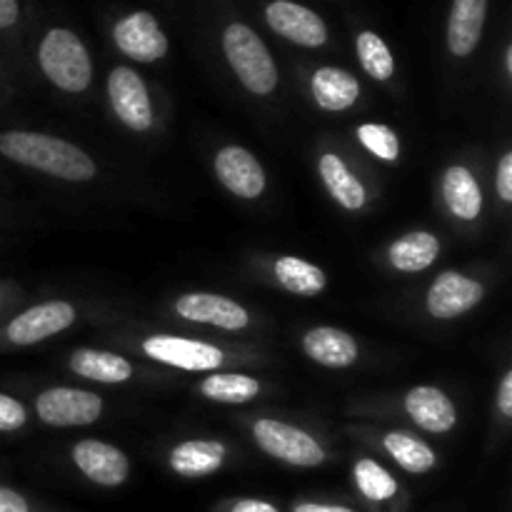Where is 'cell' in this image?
I'll return each mask as SVG.
<instances>
[{
  "instance_id": "277c9868",
  "label": "cell",
  "mask_w": 512,
  "mask_h": 512,
  "mask_svg": "<svg viewBox=\"0 0 512 512\" xmlns=\"http://www.w3.org/2000/svg\"><path fill=\"white\" fill-rule=\"evenodd\" d=\"M253 438L270 458L295 468H318L325 463V450L313 435L295 425L273 418H260L253 425Z\"/></svg>"
},
{
  "instance_id": "d6a6232c",
  "label": "cell",
  "mask_w": 512,
  "mask_h": 512,
  "mask_svg": "<svg viewBox=\"0 0 512 512\" xmlns=\"http://www.w3.org/2000/svg\"><path fill=\"white\" fill-rule=\"evenodd\" d=\"M498 410L503 418H512V373L503 375L500 380V390H498Z\"/></svg>"
},
{
  "instance_id": "d590c367",
  "label": "cell",
  "mask_w": 512,
  "mask_h": 512,
  "mask_svg": "<svg viewBox=\"0 0 512 512\" xmlns=\"http://www.w3.org/2000/svg\"><path fill=\"white\" fill-rule=\"evenodd\" d=\"M293 512H355L353 508H343V505H325V503H298Z\"/></svg>"
},
{
  "instance_id": "9a60e30c",
  "label": "cell",
  "mask_w": 512,
  "mask_h": 512,
  "mask_svg": "<svg viewBox=\"0 0 512 512\" xmlns=\"http://www.w3.org/2000/svg\"><path fill=\"white\" fill-rule=\"evenodd\" d=\"M405 410L415 425L435 435L450 433L458 423V410H455L453 400L433 385H420V388L410 390L405 395Z\"/></svg>"
},
{
  "instance_id": "4316f807",
  "label": "cell",
  "mask_w": 512,
  "mask_h": 512,
  "mask_svg": "<svg viewBox=\"0 0 512 512\" xmlns=\"http://www.w3.org/2000/svg\"><path fill=\"white\" fill-rule=\"evenodd\" d=\"M353 480L363 498H368L370 503H388L398 495V483L393 475L373 458H360L353 465Z\"/></svg>"
},
{
  "instance_id": "836d02e7",
  "label": "cell",
  "mask_w": 512,
  "mask_h": 512,
  "mask_svg": "<svg viewBox=\"0 0 512 512\" xmlns=\"http://www.w3.org/2000/svg\"><path fill=\"white\" fill-rule=\"evenodd\" d=\"M230 512H280L275 508L273 503H268V500H258V498H243L238 500V503L233 505V510Z\"/></svg>"
},
{
  "instance_id": "e575fe53",
  "label": "cell",
  "mask_w": 512,
  "mask_h": 512,
  "mask_svg": "<svg viewBox=\"0 0 512 512\" xmlns=\"http://www.w3.org/2000/svg\"><path fill=\"white\" fill-rule=\"evenodd\" d=\"M20 5L18 0H0V28H10L18 23Z\"/></svg>"
},
{
  "instance_id": "83f0119b",
  "label": "cell",
  "mask_w": 512,
  "mask_h": 512,
  "mask_svg": "<svg viewBox=\"0 0 512 512\" xmlns=\"http://www.w3.org/2000/svg\"><path fill=\"white\" fill-rule=\"evenodd\" d=\"M355 48H358L360 65H363V70L370 75V78L380 80V83L393 78L395 58L378 33H373V30H363V33L358 35Z\"/></svg>"
},
{
  "instance_id": "5b68a950",
  "label": "cell",
  "mask_w": 512,
  "mask_h": 512,
  "mask_svg": "<svg viewBox=\"0 0 512 512\" xmlns=\"http://www.w3.org/2000/svg\"><path fill=\"white\" fill-rule=\"evenodd\" d=\"M143 353L153 358L155 363L188 370V373H208V370H218L225 363V353L218 345L200 343L193 338H178V335L145 338Z\"/></svg>"
},
{
  "instance_id": "1f68e13d",
  "label": "cell",
  "mask_w": 512,
  "mask_h": 512,
  "mask_svg": "<svg viewBox=\"0 0 512 512\" xmlns=\"http://www.w3.org/2000/svg\"><path fill=\"white\" fill-rule=\"evenodd\" d=\"M0 512H30V505L18 490L0 485Z\"/></svg>"
},
{
  "instance_id": "2e32d148",
  "label": "cell",
  "mask_w": 512,
  "mask_h": 512,
  "mask_svg": "<svg viewBox=\"0 0 512 512\" xmlns=\"http://www.w3.org/2000/svg\"><path fill=\"white\" fill-rule=\"evenodd\" d=\"M225 448L220 440H185L168 455V465L180 478H208L225 463Z\"/></svg>"
},
{
  "instance_id": "7c38bea8",
  "label": "cell",
  "mask_w": 512,
  "mask_h": 512,
  "mask_svg": "<svg viewBox=\"0 0 512 512\" xmlns=\"http://www.w3.org/2000/svg\"><path fill=\"white\" fill-rule=\"evenodd\" d=\"M73 463L90 483L120 488L130 475V460L123 450L103 440H80L73 445Z\"/></svg>"
},
{
  "instance_id": "5bb4252c",
  "label": "cell",
  "mask_w": 512,
  "mask_h": 512,
  "mask_svg": "<svg viewBox=\"0 0 512 512\" xmlns=\"http://www.w3.org/2000/svg\"><path fill=\"white\" fill-rule=\"evenodd\" d=\"M215 175L233 195L245 200L260 198L265 190V170L250 150L228 145L215 155Z\"/></svg>"
},
{
  "instance_id": "9c48e42d",
  "label": "cell",
  "mask_w": 512,
  "mask_h": 512,
  "mask_svg": "<svg viewBox=\"0 0 512 512\" xmlns=\"http://www.w3.org/2000/svg\"><path fill=\"white\" fill-rule=\"evenodd\" d=\"M113 38L120 53L138 63H155L168 53V38L160 30L155 15L148 10H138V13L120 18L113 28Z\"/></svg>"
},
{
  "instance_id": "ac0fdd59",
  "label": "cell",
  "mask_w": 512,
  "mask_h": 512,
  "mask_svg": "<svg viewBox=\"0 0 512 512\" xmlns=\"http://www.w3.org/2000/svg\"><path fill=\"white\" fill-rule=\"evenodd\" d=\"M310 90H313L315 103L328 113H343L353 108L360 98V83L353 73L343 68L325 65L318 68L310 78Z\"/></svg>"
},
{
  "instance_id": "4dcf8cb0",
  "label": "cell",
  "mask_w": 512,
  "mask_h": 512,
  "mask_svg": "<svg viewBox=\"0 0 512 512\" xmlns=\"http://www.w3.org/2000/svg\"><path fill=\"white\" fill-rule=\"evenodd\" d=\"M495 185H498L500 200H503V203H510L512 200V153H505L503 158H500L498 180H495Z\"/></svg>"
},
{
  "instance_id": "3957f363",
  "label": "cell",
  "mask_w": 512,
  "mask_h": 512,
  "mask_svg": "<svg viewBox=\"0 0 512 512\" xmlns=\"http://www.w3.org/2000/svg\"><path fill=\"white\" fill-rule=\"evenodd\" d=\"M40 68L55 88L65 93H83L93 80V63L83 40L68 28H53L45 33L38 48Z\"/></svg>"
},
{
  "instance_id": "52a82bcc",
  "label": "cell",
  "mask_w": 512,
  "mask_h": 512,
  "mask_svg": "<svg viewBox=\"0 0 512 512\" xmlns=\"http://www.w3.org/2000/svg\"><path fill=\"white\" fill-rule=\"evenodd\" d=\"M110 108L118 115L120 123L133 133H145L153 128V105H150L148 88L143 78L133 68L118 65L108 75Z\"/></svg>"
},
{
  "instance_id": "44dd1931",
  "label": "cell",
  "mask_w": 512,
  "mask_h": 512,
  "mask_svg": "<svg viewBox=\"0 0 512 512\" xmlns=\"http://www.w3.org/2000/svg\"><path fill=\"white\" fill-rule=\"evenodd\" d=\"M443 198L450 213L460 220H475L483 213V190L465 165H453L443 175Z\"/></svg>"
},
{
  "instance_id": "7a4b0ae2",
  "label": "cell",
  "mask_w": 512,
  "mask_h": 512,
  "mask_svg": "<svg viewBox=\"0 0 512 512\" xmlns=\"http://www.w3.org/2000/svg\"><path fill=\"white\" fill-rule=\"evenodd\" d=\"M223 50L240 83L255 95L278 88V65L260 35L243 23H230L223 33Z\"/></svg>"
},
{
  "instance_id": "30bf717a",
  "label": "cell",
  "mask_w": 512,
  "mask_h": 512,
  "mask_svg": "<svg viewBox=\"0 0 512 512\" xmlns=\"http://www.w3.org/2000/svg\"><path fill=\"white\" fill-rule=\"evenodd\" d=\"M265 20L270 30L283 35L290 43H298L303 48H320L328 43V25L315 10L293 0H273L265 8Z\"/></svg>"
},
{
  "instance_id": "6da1fadb",
  "label": "cell",
  "mask_w": 512,
  "mask_h": 512,
  "mask_svg": "<svg viewBox=\"0 0 512 512\" xmlns=\"http://www.w3.org/2000/svg\"><path fill=\"white\" fill-rule=\"evenodd\" d=\"M0 155L25 168L40 170L53 178L70 180V183H85L93 180L98 165L93 163L85 150L68 143L63 138L33 130H5L0 133Z\"/></svg>"
},
{
  "instance_id": "484cf974",
  "label": "cell",
  "mask_w": 512,
  "mask_h": 512,
  "mask_svg": "<svg viewBox=\"0 0 512 512\" xmlns=\"http://www.w3.org/2000/svg\"><path fill=\"white\" fill-rule=\"evenodd\" d=\"M200 393L208 400H215V403H250L260 395V383L250 375L240 373H218L210 375V378L203 380L200 385Z\"/></svg>"
},
{
  "instance_id": "4fadbf2b",
  "label": "cell",
  "mask_w": 512,
  "mask_h": 512,
  "mask_svg": "<svg viewBox=\"0 0 512 512\" xmlns=\"http://www.w3.org/2000/svg\"><path fill=\"white\" fill-rule=\"evenodd\" d=\"M175 313L190 323H205L220 330H245L250 325L248 310L233 298L215 293H188L175 300Z\"/></svg>"
},
{
  "instance_id": "d4e9b609",
  "label": "cell",
  "mask_w": 512,
  "mask_h": 512,
  "mask_svg": "<svg viewBox=\"0 0 512 512\" xmlns=\"http://www.w3.org/2000/svg\"><path fill=\"white\" fill-rule=\"evenodd\" d=\"M383 448L388 450L390 458L405 470V473H413V475H423L430 473V470L438 465V455L433 453L430 445H425L423 440L415 438L413 433H388L383 438Z\"/></svg>"
},
{
  "instance_id": "cb8c5ba5",
  "label": "cell",
  "mask_w": 512,
  "mask_h": 512,
  "mask_svg": "<svg viewBox=\"0 0 512 512\" xmlns=\"http://www.w3.org/2000/svg\"><path fill=\"white\" fill-rule=\"evenodd\" d=\"M273 273L288 293L303 295V298L320 295L325 290V285H328V275L318 265L298 258V255H283V258L275 260Z\"/></svg>"
},
{
  "instance_id": "603a6c76",
  "label": "cell",
  "mask_w": 512,
  "mask_h": 512,
  "mask_svg": "<svg viewBox=\"0 0 512 512\" xmlns=\"http://www.w3.org/2000/svg\"><path fill=\"white\" fill-rule=\"evenodd\" d=\"M440 240L433 233L415 230L395 240L388 250L390 265L400 273H423L438 260Z\"/></svg>"
},
{
  "instance_id": "d6986e66",
  "label": "cell",
  "mask_w": 512,
  "mask_h": 512,
  "mask_svg": "<svg viewBox=\"0 0 512 512\" xmlns=\"http://www.w3.org/2000/svg\"><path fill=\"white\" fill-rule=\"evenodd\" d=\"M303 350L325 368H350L358 360V343L353 335L338 328H313L305 333Z\"/></svg>"
},
{
  "instance_id": "ba28073f",
  "label": "cell",
  "mask_w": 512,
  "mask_h": 512,
  "mask_svg": "<svg viewBox=\"0 0 512 512\" xmlns=\"http://www.w3.org/2000/svg\"><path fill=\"white\" fill-rule=\"evenodd\" d=\"M75 323V308L65 300L33 305L5 325V340L13 345H35L63 333Z\"/></svg>"
},
{
  "instance_id": "8992f818",
  "label": "cell",
  "mask_w": 512,
  "mask_h": 512,
  "mask_svg": "<svg viewBox=\"0 0 512 512\" xmlns=\"http://www.w3.org/2000/svg\"><path fill=\"white\" fill-rule=\"evenodd\" d=\"M35 413L45 425L78 428L90 425L103 413V398L78 388H50L35 400Z\"/></svg>"
},
{
  "instance_id": "7402d4cb",
  "label": "cell",
  "mask_w": 512,
  "mask_h": 512,
  "mask_svg": "<svg viewBox=\"0 0 512 512\" xmlns=\"http://www.w3.org/2000/svg\"><path fill=\"white\" fill-rule=\"evenodd\" d=\"M68 368L75 375L85 380H95V383H125L133 378V365L123 358V355L108 353V350H93L80 348L70 355Z\"/></svg>"
},
{
  "instance_id": "e0dca14e",
  "label": "cell",
  "mask_w": 512,
  "mask_h": 512,
  "mask_svg": "<svg viewBox=\"0 0 512 512\" xmlns=\"http://www.w3.org/2000/svg\"><path fill=\"white\" fill-rule=\"evenodd\" d=\"M488 0H455L448 20V48L455 58H468L483 38Z\"/></svg>"
},
{
  "instance_id": "8fae6325",
  "label": "cell",
  "mask_w": 512,
  "mask_h": 512,
  "mask_svg": "<svg viewBox=\"0 0 512 512\" xmlns=\"http://www.w3.org/2000/svg\"><path fill=\"white\" fill-rule=\"evenodd\" d=\"M485 288L478 280L468 278L463 273H440L435 283L430 285L428 298H425V308L433 318L438 320H453L460 315L470 313L475 305L483 303Z\"/></svg>"
},
{
  "instance_id": "f546056e",
  "label": "cell",
  "mask_w": 512,
  "mask_h": 512,
  "mask_svg": "<svg viewBox=\"0 0 512 512\" xmlns=\"http://www.w3.org/2000/svg\"><path fill=\"white\" fill-rule=\"evenodd\" d=\"M25 423H28L25 405L20 400H15L13 395L0 393V433H15Z\"/></svg>"
},
{
  "instance_id": "8d00e7d4",
  "label": "cell",
  "mask_w": 512,
  "mask_h": 512,
  "mask_svg": "<svg viewBox=\"0 0 512 512\" xmlns=\"http://www.w3.org/2000/svg\"><path fill=\"white\" fill-rule=\"evenodd\" d=\"M505 68H508V73L512 75V48H508V53H505Z\"/></svg>"
},
{
  "instance_id": "f1b7e54d",
  "label": "cell",
  "mask_w": 512,
  "mask_h": 512,
  "mask_svg": "<svg viewBox=\"0 0 512 512\" xmlns=\"http://www.w3.org/2000/svg\"><path fill=\"white\" fill-rule=\"evenodd\" d=\"M358 140L368 153L385 163H395L400 158V140L393 128L383 123H363L358 128Z\"/></svg>"
},
{
  "instance_id": "ffe728a7",
  "label": "cell",
  "mask_w": 512,
  "mask_h": 512,
  "mask_svg": "<svg viewBox=\"0 0 512 512\" xmlns=\"http://www.w3.org/2000/svg\"><path fill=\"white\" fill-rule=\"evenodd\" d=\"M320 178L323 185L328 188V193L333 195L335 203L340 208L350 210V213H358L368 203V193H365V185L355 178L353 170L345 165V160L335 153H325L318 163Z\"/></svg>"
}]
</instances>
